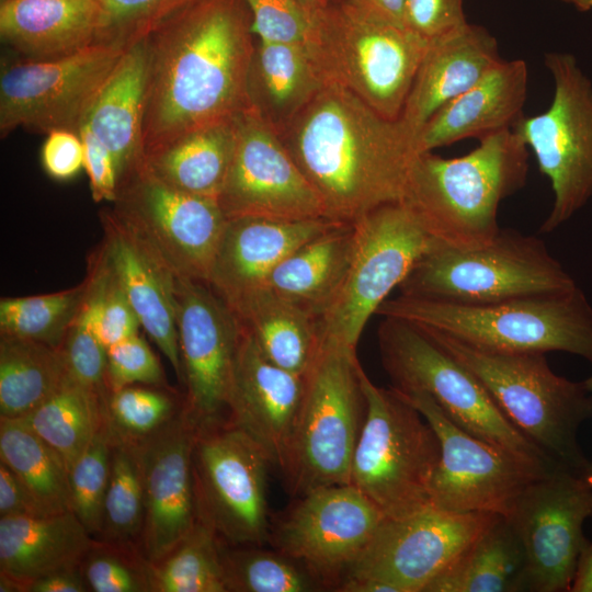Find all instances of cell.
Instances as JSON below:
<instances>
[{"label":"cell","instance_id":"14","mask_svg":"<svg viewBox=\"0 0 592 592\" xmlns=\"http://www.w3.org/2000/svg\"><path fill=\"white\" fill-rule=\"evenodd\" d=\"M263 449L226 421L197 433L193 476L197 517L228 546H263L271 523Z\"/></svg>","mask_w":592,"mask_h":592},{"label":"cell","instance_id":"31","mask_svg":"<svg viewBox=\"0 0 592 592\" xmlns=\"http://www.w3.org/2000/svg\"><path fill=\"white\" fill-rule=\"evenodd\" d=\"M354 239V224H333L282 260L265 286L318 320L343 284Z\"/></svg>","mask_w":592,"mask_h":592},{"label":"cell","instance_id":"59","mask_svg":"<svg viewBox=\"0 0 592 592\" xmlns=\"http://www.w3.org/2000/svg\"><path fill=\"white\" fill-rule=\"evenodd\" d=\"M585 388L592 394V375L587 378L583 382ZM585 479L589 481V483L592 486V462H590L585 473H584Z\"/></svg>","mask_w":592,"mask_h":592},{"label":"cell","instance_id":"16","mask_svg":"<svg viewBox=\"0 0 592 592\" xmlns=\"http://www.w3.org/2000/svg\"><path fill=\"white\" fill-rule=\"evenodd\" d=\"M503 517L524 549L526 591H570L588 543L582 526L592 517V486L584 475L554 468L531 482Z\"/></svg>","mask_w":592,"mask_h":592},{"label":"cell","instance_id":"9","mask_svg":"<svg viewBox=\"0 0 592 592\" xmlns=\"http://www.w3.org/2000/svg\"><path fill=\"white\" fill-rule=\"evenodd\" d=\"M377 337L391 388L425 392L469 434L536 467H557L505 418L481 382L419 328L383 317Z\"/></svg>","mask_w":592,"mask_h":592},{"label":"cell","instance_id":"47","mask_svg":"<svg viewBox=\"0 0 592 592\" xmlns=\"http://www.w3.org/2000/svg\"><path fill=\"white\" fill-rule=\"evenodd\" d=\"M93 592H150L149 562L132 546L96 540L80 562Z\"/></svg>","mask_w":592,"mask_h":592},{"label":"cell","instance_id":"3","mask_svg":"<svg viewBox=\"0 0 592 592\" xmlns=\"http://www.w3.org/2000/svg\"><path fill=\"white\" fill-rule=\"evenodd\" d=\"M478 140L464 156L426 151L412 162L401 203L437 243L474 249L492 241L501 202L526 183L530 149L513 128Z\"/></svg>","mask_w":592,"mask_h":592},{"label":"cell","instance_id":"39","mask_svg":"<svg viewBox=\"0 0 592 592\" xmlns=\"http://www.w3.org/2000/svg\"><path fill=\"white\" fill-rule=\"evenodd\" d=\"M223 550L215 531L198 520L168 555L149 563L150 592H228Z\"/></svg>","mask_w":592,"mask_h":592},{"label":"cell","instance_id":"57","mask_svg":"<svg viewBox=\"0 0 592 592\" xmlns=\"http://www.w3.org/2000/svg\"><path fill=\"white\" fill-rule=\"evenodd\" d=\"M570 592H592V540L579 555Z\"/></svg>","mask_w":592,"mask_h":592},{"label":"cell","instance_id":"48","mask_svg":"<svg viewBox=\"0 0 592 592\" xmlns=\"http://www.w3.org/2000/svg\"><path fill=\"white\" fill-rule=\"evenodd\" d=\"M59 350L68 376L72 380L106 396L107 349L92 329L90 308L86 298Z\"/></svg>","mask_w":592,"mask_h":592},{"label":"cell","instance_id":"11","mask_svg":"<svg viewBox=\"0 0 592 592\" xmlns=\"http://www.w3.org/2000/svg\"><path fill=\"white\" fill-rule=\"evenodd\" d=\"M544 62L554 80L548 109L512 127L533 151L550 182L554 201L539 231H555L592 198V81L570 53L549 52Z\"/></svg>","mask_w":592,"mask_h":592},{"label":"cell","instance_id":"12","mask_svg":"<svg viewBox=\"0 0 592 592\" xmlns=\"http://www.w3.org/2000/svg\"><path fill=\"white\" fill-rule=\"evenodd\" d=\"M354 227L348 273L317 326L320 345L356 351L371 316L376 315L434 240L402 203L378 207L355 221Z\"/></svg>","mask_w":592,"mask_h":592},{"label":"cell","instance_id":"27","mask_svg":"<svg viewBox=\"0 0 592 592\" xmlns=\"http://www.w3.org/2000/svg\"><path fill=\"white\" fill-rule=\"evenodd\" d=\"M528 67L523 59L502 60L465 92L441 106L417 137L419 152L512 128L523 115Z\"/></svg>","mask_w":592,"mask_h":592},{"label":"cell","instance_id":"7","mask_svg":"<svg viewBox=\"0 0 592 592\" xmlns=\"http://www.w3.org/2000/svg\"><path fill=\"white\" fill-rule=\"evenodd\" d=\"M365 421L353 454L350 483L386 519L431 506V481L441 457L436 432L394 388L376 386L360 368Z\"/></svg>","mask_w":592,"mask_h":592},{"label":"cell","instance_id":"23","mask_svg":"<svg viewBox=\"0 0 592 592\" xmlns=\"http://www.w3.org/2000/svg\"><path fill=\"white\" fill-rule=\"evenodd\" d=\"M304 389V375L271 362L241 329L228 391L227 421L254 441L283 475Z\"/></svg>","mask_w":592,"mask_h":592},{"label":"cell","instance_id":"34","mask_svg":"<svg viewBox=\"0 0 592 592\" xmlns=\"http://www.w3.org/2000/svg\"><path fill=\"white\" fill-rule=\"evenodd\" d=\"M236 148L235 117L189 132L144 157L141 166L181 191L217 200Z\"/></svg>","mask_w":592,"mask_h":592},{"label":"cell","instance_id":"43","mask_svg":"<svg viewBox=\"0 0 592 592\" xmlns=\"http://www.w3.org/2000/svg\"><path fill=\"white\" fill-rule=\"evenodd\" d=\"M112 452L106 418L92 441L68 470L72 512L98 540L103 517Z\"/></svg>","mask_w":592,"mask_h":592},{"label":"cell","instance_id":"35","mask_svg":"<svg viewBox=\"0 0 592 592\" xmlns=\"http://www.w3.org/2000/svg\"><path fill=\"white\" fill-rule=\"evenodd\" d=\"M525 567L517 535L499 515L423 592H522Z\"/></svg>","mask_w":592,"mask_h":592},{"label":"cell","instance_id":"10","mask_svg":"<svg viewBox=\"0 0 592 592\" xmlns=\"http://www.w3.org/2000/svg\"><path fill=\"white\" fill-rule=\"evenodd\" d=\"M356 351L321 344L305 376L303 401L284 478L289 493L348 485L365 421Z\"/></svg>","mask_w":592,"mask_h":592},{"label":"cell","instance_id":"26","mask_svg":"<svg viewBox=\"0 0 592 592\" xmlns=\"http://www.w3.org/2000/svg\"><path fill=\"white\" fill-rule=\"evenodd\" d=\"M103 257L140 326L182 380L175 312V277L113 214L105 216Z\"/></svg>","mask_w":592,"mask_h":592},{"label":"cell","instance_id":"38","mask_svg":"<svg viewBox=\"0 0 592 592\" xmlns=\"http://www.w3.org/2000/svg\"><path fill=\"white\" fill-rule=\"evenodd\" d=\"M0 460L19 477L45 514L72 511L65 462L22 420L0 418Z\"/></svg>","mask_w":592,"mask_h":592},{"label":"cell","instance_id":"42","mask_svg":"<svg viewBox=\"0 0 592 592\" xmlns=\"http://www.w3.org/2000/svg\"><path fill=\"white\" fill-rule=\"evenodd\" d=\"M87 284L71 289L0 300L1 334L59 349L84 299Z\"/></svg>","mask_w":592,"mask_h":592},{"label":"cell","instance_id":"28","mask_svg":"<svg viewBox=\"0 0 592 592\" xmlns=\"http://www.w3.org/2000/svg\"><path fill=\"white\" fill-rule=\"evenodd\" d=\"M96 539L72 511L0 517L1 591H23L49 573L80 566Z\"/></svg>","mask_w":592,"mask_h":592},{"label":"cell","instance_id":"50","mask_svg":"<svg viewBox=\"0 0 592 592\" xmlns=\"http://www.w3.org/2000/svg\"><path fill=\"white\" fill-rule=\"evenodd\" d=\"M163 372L148 343L138 334L107 348L106 386L109 391L133 384L161 385Z\"/></svg>","mask_w":592,"mask_h":592},{"label":"cell","instance_id":"4","mask_svg":"<svg viewBox=\"0 0 592 592\" xmlns=\"http://www.w3.org/2000/svg\"><path fill=\"white\" fill-rule=\"evenodd\" d=\"M470 346L505 353L567 352L592 364V306L580 287L482 305H462L399 294L377 309Z\"/></svg>","mask_w":592,"mask_h":592},{"label":"cell","instance_id":"52","mask_svg":"<svg viewBox=\"0 0 592 592\" xmlns=\"http://www.w3.org/2000/svg\"><path fill=\"white\" fill-rule=\"evenodd\" d=\"M91 194L95 202L116 201L119 177L111 151L84 126L79 130Z\"/></svg>","mask_w":592,"mask_h":592},{"label":"cell","instance_id":"21","mask_svg":"<svg viewBox=\"0 0 592 592\" xmlns=\"http://www.w3.org/2000/svg\"><path fill=\"white\" fill-rule=\"evenodd\" d=\"M236 148L217 198L228 218H326L322 204L276 132L251 109L235 116Z\"/></svg>","mask_w":592,"mask_h":592},{"label":"cell","instance_id":"44","mask_svg":"<svg viewBox=\"0 0 592 592\" xmlns=\"http://www.w3.org/2000/svg\"><path fill=\"white\" fill-rule=\"evenodd\" d=\"M163 391L127 386L105 396L113 437L138 443L167 424L183 407Z\"/></svg>","mask_w":592,"mask_h":592},{"label":"cell","instance_id":"18","mask_svg":"<svg viewBox=\"0 0 592 592\" xmlns=\"http://www.w3.org/2000/svg\"><path fill=\"white\" fill-rule=\"evenodd\" d=\"M385 519L351 483L322 487L297 498L271 526L269 544L338 590Z\"/></svg>","mask_w":592,"mask_h":592},{"label":"cell","instance_id":"8","mask_svg":"<svg viewBox=\"0 0 592 592\" xmlns=\"http://www.w3.org/2000/svg\"><path fill=\"white\" fill-rule=\"evenodd\" d=\"M307 49L327 83L341 86L386 118L400 117L429 41L330 0L316 8Z\"/></svg>","mask_w":592,"mask_h":592},{"label":"cell","instance_id":"55","mask_svg":"<svg viewBox=\"0 0 592 592\" xmlns=\"http://www.w3.org/2000/svg\"><path fill=\"white\" fill-rule=\"evenodd\" d=\"M80 566L59 570L30 583L25 592H87Z\"/></svg>","mask_w":592,"mask_h":592},{"label":"cell","instance_id":"37","mask_svg":"<svg viewBox=\"0 0 592 592\" xmlns=\"http://www.w3.org/2000/svg\"><path fill=\"white\" fill-rule=\"evenodd\" d=\"M20 420L62 458L69 470L105 420V396L68 376L48 399Z\"/></svg>","mask_w":592,"mask_h":592},{"label":"cell","instance_id":"6","mask_svg":"<svg viewBox=\"0 0 592 592\" xmlns=\"http://www.w3.org/2000/svg\"><path fill=\"white\" fill-rule=\"evenodd\" d=\"M577 286L542 239L501 228L492 241L474 249L434 241L398 288L410 297L482 305L559 294Z\"/></svg>","mask_w":592,"mask_h":592},{"label":"cell","instance_id":"49","mask_svg":"<svg viewBox=\"0 0 592 592\" xmlns=\"http://www.w3.org/2000/svg\"><path fill=\"white\" fill-rule=\"evenodd\" d=\"M252 18L257 39L308 49L314 35L315 9L300 0H242Z\"/></svg>","mask_w":592,"mask_h":592},{"label":"cell","instance_id":"30","mask_svg":"<svg viewBox=\"0 0 592 592\" xmlns=\"http://www.w3.org/2000/svg\"><path fill=\"white\" fill-rule=\"evenodd\" d=\"M99 0H2V41L26 60L71 55L98 41Z\"/></svg>","mask_w":592,"mask_h":592},{"label":"cell","instance_id":"13","mask_svg":"<svg viewBox=\"0 0 592 592\" xmlns=\"http://www.w3.org/2000/svg\"><path fill=\"white\" fill-rule=\"evenodd\" d=\"M118 189L114 217L175 278L208 284L227 223L217 200L175 189L139 164Z\"/></svg>","mask_w":592,"mask_h":592},{"label":"cell","instance_id":"20","mask_svg":"<svg viewBox=\"0 0 592 592\" xmlns=\"http://www.w3.org/2000/svg\"><path fill=\"white\" fill-rule=\"evenodd\" d=\"M184 409L198 432L227 421V399L241 327L208 284L175 278Z\"/></svg>","mask_w":592,"mask_h":592},{"label":"cell","instance_id":"32","mask_svg":"<svg viewBox=\"0 0 592 592\" xmlns=\"http://www.w3.org/2000/svg\"><path fill=\"white\" fill-rule=\"evenodd\" d=\"M300 46L257 39L248 71L250 109L278 132L325 87Z\"/></svg>","mask_w":592,"mask_h":592},{"label":"cell","instance_id":"33","mask_svg":"<svg viewBox=\"0 0 592 592\" xmlns=\"http://www.w3.org/2000/svg\"><path fill=\"white\" fill-rule=\"evenodd\" d=\"M229 307L266 358L292 373H307L320 348L317 320L311 315L267 286Z\"/></svg>","mask_w":592,"mask_h":592},{"label":"cell","instance_id":"25","mask_svg":"<svg viewBox=\"0 0 592 592\" xmlns=\"http://www.w3.org/2000/svg\"><path fill=\"white\" fill-rule=\"evenodd\" d=\"M502 60L497 38L477 24L466 23L429 41L398 118L415 144L424 124L441 106L473 87Z\"/></svg>","mask_w":592,"mask_h":592},{"label":"cell","instance_id":"46","mask_svg":"<svg viewBox=\"0 0 592 592\" xmlns=\"http://www.w3.org/2000/svg\"><path fill=\"white\" fill-rule=\"evenodd\" d=\"M86 289L91 326L107 349L138 334L140 322L103 254Z\"/></svg>","mask_w":592,"mask_h":592},{"label":"cell","instance_id":"45","mask_svg":"<svg viewBox=\"0 0 592 592\" xmlns=\"http://www.w3.org/2000/svg\"><path fill=\"white\" fill-rule=\"evenodd\" d=\"M205 0H99L98 42L128 46Z\"/></svg>","mask_w":592,"mask_h":592},{"label":"cell","instance_id":"36","mask_svg":"<svg viewBox=\"0 0 592 592\" xmlns=\"http://www.w3.org/2000/svg\"><path fill=\"white\" fill-rule=\"evenodd\" d=\"M57 348L12 335L0 340V418L21 419L67 379Z\"/></svg>","mask_w":592,"mask_h":592},{"label":"cell","instance_id":"2","mask_svg":"<svg viewBox=\"0 0 592 592\" xmlns=\"http://www.w3.org/2000/svg\"><path fill=\"white\" fill-rule=\"evenodd\" d=\"M318 195L326 218L354 224L401 203L415 140L345 88L326 83L276 132Z\"/></svg>","mask_w":592,"mask_h":592},{"label":"cell","instance_id":"60","mask_svg":"<svg viewBox=\"0 0 592 592\" xmlns=\"http://www.w3.org/2000/svg\"><path fill=\"white\" fill-rule=\"evenodd\" d=\"M307 7L316 9L326 5L330 0H300Z\"/></svg>","mask_w":592,"mask_h":592},{"label":"cell","instance_id":"41","mask_svg":"<svg viewBox=\"0 0 592 592\" xmlns=\"http://www.w3.org/2000/svg\"><path fill=\"white\" fill-rule=\"evenodd\" d=\"M228 592H311L321 581L291 556L262 546H229L223 550Z\"/></svg>","mask_w":592,"mask_h":592},{"label":"cell","instance_id":"53","mask_svg":"<svg viewBox=\"0 0 592 592\" xmlns=\"http://www.w3.org/2000/svg\"><path fill=\"white\" fill-rule=\"evenodd\" d=\"M41 161L46 173L57 181L76 177L84 166L80 134L66 129L48 133L41 150Z\"/></svg>","mask_w":592,"mask_h":592},{"label":"cell","instance_id":"22","mask_svg":"<svg viewBox=\"0 0 592 592\" xmlns=\"http://www.w3.org/2000/svg\"><path fill=\"white\" fill-rule=\"evenodd\" d=\"M197 433L183 405L160 430L136 443L145 494L139 549L149 563L168 555L198 521L193 476Z\"/></svg>","mask_w":592,"mask_h":592},{"label":"cell","instance_id":"40","mask_svg":"<svg viewBox=\"0 0 592 592\" xmlns=\"http://www.w3.org/2000/svg\"><path fill=\"white\" fill-rule=\"evenodd\" d=\"M144 515L145 494L137 445L112 435L110 477L98 540L132 547L137 542L139 545Z\"/></svg>","mask_w":592,"mask_h":592},{"label":"cell","instance_id":"19","mask_svg":"<svg viewBox=\"0 0 592 592\" xmlns=\"http://www.w3.org/2000/svg\"><path fill=\"white\" fill-rule=\"evenodd\" d=\"M497 516L429 506L402 519H385L344 579L380 581L395 592H423Z\"/></svg>","mask_w":592,"mask_h":592},{"label":"cell","instance_id":"24","mask_svg":"<svg viewBox=\"0 0 592 592\" xmlns=\"http://www.w3.org/2000/svg\"><path fill=\"white\" fill-rule=\"evenodd\" d=\"M335 223L328 218L294 221L249 216L228 218L208 285L230 306L264 287L282 260Z\"/></svg>","mask_w":592,"mask_h":592},{"label":"cell","instance_id":"56","mask_svg":"<svg viewBox=\"0 0 592 592\" xmlns=\"http://www.w3.org/2000/svg\"><path fill=\"white\" fill-rule=\"evenodd\" d=\"M405 1L406 0H345L351 8L362 15L397 26H403Z\"/></svg>","mask_w":592,"mask_h":592},{"label":"cell","instance_id":"54","mask_svg":"<svg viewBox=\"0 0 592 592\" xmlns=\"http://www.w3.org/2000/svg\"><path fill=\"white\" fill-rule=\"evenodd\" d=\"M44 514L19 477L0 460V517Z\"/></svg>","mask_w":592,"mask_h":592},{"label":"cell","instance_id":"15","mask_svg":"<svg viewBox=\"0 0 592 592\" xmlns=\"http://www.w3.org/2000/svg\"><path fill=\"white\" fill-rule=\"evenodd\" d=\"M127 47L98 42L59 58L4 65L0 75L2 137L18 127L79 133Z\"/></svg>","mask_w":592,"mask_h":592},{"label":"cell","instance_id":"29","mask_svg":"<svg viewBox=\"0 0 592 592\" xmlns=\"http://www.w3.org/2000/svg\"><path fill=\"white\" fill-rule=\"evenodd\" d=\"M148 62L146 36L128 45L82 124L113 155L119 181L143 161Z\"/></svg>","mask_w":592,"mask_h":592},{"label":"cell","instance_id":"5","mask_svg":"<svg viewBox=\"0 0 592 592\" xmlns=\"http://www.w3.org/2000/svg\"><path fill=\"white\" fill-rule=\"evenodd\" d=\"M420 330L481 382L505 418L555 466L584 475L590 462L578 432L592 418V394L583 382L556 374L545 353L487 351Z\"/></svg>","mask_w":592,"mask_h":592},{"label":"cell","instance_id":"58","mask_svg":"<svg viewBox=\"0 0 592 592\" xmlns=\"http://www.w3.org/2000/svg\"><path fill=\"white\" fill-rule=\"evenodd\" d=\"M562 1L573 5L580 12L592 11V0H562Z\"/></svg>","mask_w":592,"mask_h":592},{"label":"cell","instance_id":"1","mask_svg":"<svg viewBox=\"0 0 592 592\" xmlns=\"http://www.w3.org/2000/svg\"><path fill=\"white\" fill-rule=\"evenodd\" d=\"M251 23L242 0H205L147 36L143 159L189 132L250 109Z\"/></svg>","mask_w":592,"mask_h":592},{"label":"cell","instance_id":"17","mask_svg":"<svg viewBox=\"0 0 592 592\" xmlns=\"http://www.w3.org/2000/svg\"><path fill=\"white\" fill-rule=\"evenodd\" d=\"M399 394L425 417L440 440L441 457L430 487L431 506L505 516L521 492L550 471L462 430L430 395Z\"/></svg>","mask_w":592,"mask_h":592},{"label":"cell","instance_id":"51","mask_svg":"<svg viewBox=\"0 0 592 592\" xmlns=\"http://www.w3.org/2000/svg\"><path fill=\"white\" fill-rule=\"evenodd\" d=\"M402 22L407 30L426 41L468 23L464 0H406Z\"/></svg>","mask_w":592,"mask_h":592}]
</instances>
